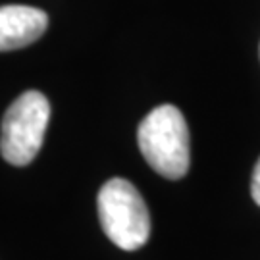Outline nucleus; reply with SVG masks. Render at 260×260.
<instances>
[{
	"label": "nucleus",
	"instance_id": "nucleus-4",
	"mask_svg": "<svg viewBox=\"0 0 260 260\" xmlns=\"http://www.w3.org/2000/svg\"><path fill=\"white\" fill-rule=\"evenodd\" d=\"M48 18L43 10L21 4L0 6V52L35 43L47 31Z\"/></svg>",
	"mask_w": 260,
	"mask_h": 260
},
{
	"label": "nucleus",
	"instance_id": "nucleus-1",
	"mask_svg": "<svg viewBox=\"0 0 260 260\" xmlns=\"http://www.w3.org/2000/svg\"><path fill=\"white\" fill-rule=\"evenodd\" d=\"M141 154L149 166L168 179H181L191 162L189 127L179 108L162 104L149 112L137 131Z\"/></svg>",
	"mask_w": 260,
	"mask_h": 260
},
{
	"label": "nucleus",
	"instance_id": "nucleus-3",
	"mask_svg": "<svg viewBox=\"0 0 260 260\" xmlns=\"http://www.w3.org/2000/svg\"><path fill=\"white\" fill-rule=\"evenodd\" d=\"M50 104L39 91L19 94L4 114L0 152L14 166H27L41 150L47 131Z\"/></svg>",
	"mask_w": 260,
	"mask_h": 260
},
{
	"label": "nucleus",
	"instance_id": "nucleus-5",
	"mask_svg": "<svg viewBox=\"0 0 260 260\" xmlns=\"http://www.w3.org/2000/svg\"><path fill=\"white\" fill-rule=\"evenodd\" d=\"M251 195H252V201L260 206V158H258V162H256V166H254V170H252Z\"/></svg>",
	"mask_w": 260,
	"mask_h": 260
},
{
	"label": "nucleus",
	"instance_id": "nucleus-2",
	"mask_svg": "<svg viewBox=\"0 0 260 260\" xmlns=\"http://www.w3.org/2000/svg\"><path fill=\"white\" fill-rule=\"evenodd\" d=\"M99 218L116 247L137 251L150 237V214L145 199L123 177H112L99 191Z\"/></svg>",
	"mask_w": 260,
	"mask_h": 260
}]
</instances>
